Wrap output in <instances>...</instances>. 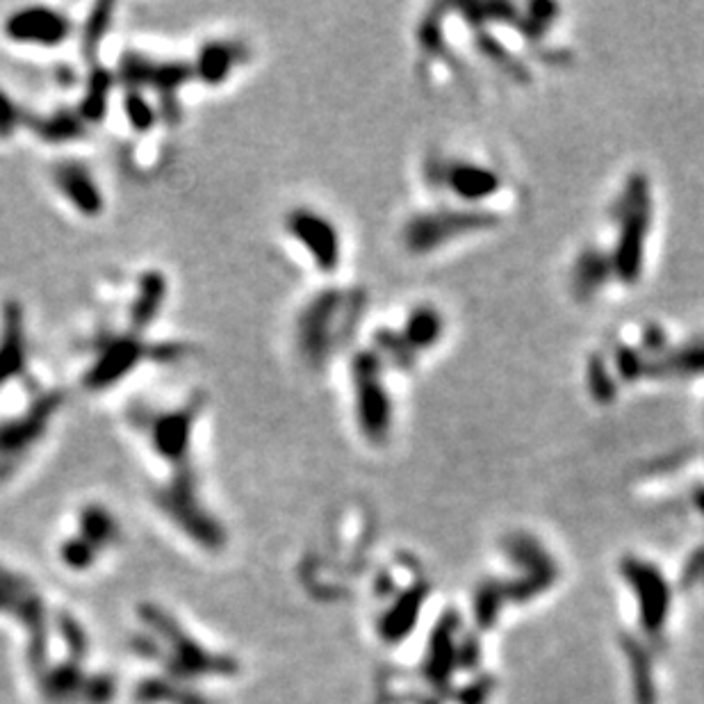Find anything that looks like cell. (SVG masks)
Wrapping results in <instances>:
<instances>
[{"label": "cell", "mask_w": 704, "mask_h": 704, "mask_svg": "<svg viewBox=\"0 0 704 704\" xmlns=\"http://www.w3.org/2000/svg\"><path fill=\"white\" fill-rule=\"evenodd\" d=\"M149 345L139 340L137 333L105 335L98 342L96 356L83 376V386L89 390H108L135 370L149 356Z\"/></svg>", "instance_id": "1"}, {"label": "cell", "mask_w": 704, "mask_h": 704, "mask_svg": "<svg viewBox=\"0 0 704 704\" xmlns=\"http://www.w3.org/2000/svg\"><path fill=\"white\" fill-rule=\"evenodd\" d=\"M285 231L306 251L310 263L319 272L338 269L342 260V242L338 226L333 224L331 217H326L313 208H294L285 217Z\"/></svg>", "instance_id": "2"}, {"label": "cell", "mask_w": 704, "mask_h": 704, "mask_svg": "<svg viewBox=\"0 0 704 704\" xmlns=\"http://www.w3.org/2000/svg\"><path fill=\"white\" fill-rule=\"evenodd\" d=\"M3 35L19 46L57 48L71 39L73 23L55 7L26 5L5 16Z\"/></svg>", "instance_id": "3"}, {"label": "cell", "mask_w": 704, "mask_h": 704, "mask_svg": "<svg viewBox=\"0 0 704 704\" xmlns=\"http://www.w3.org/2000/svg\"><path fill=\"white\" fill-rule=\"evenodd\" d=\"M345 306H349L345 294L340 297V294L326 292L322 297L310 301L308 308H304V313H301L297 322V342L299 351L310 363H319L333 349L338 335H335L331 326L335 317L340 315V310H345Z\"/></svg>", "instance_id": "4"}, {"label": "cell", "mask_w": 704, "mask_h": 704, "mask_svg": "<svg viewBox=\"0 0 704 704\" xmlns=\"http://www.w3.org/2000/svg\"><path fill=\"white\" fill-rule=\"evenodd\" d=\"M53 185L69 206L85 217H98L105 210V196L83 162L67 160L53 167Z\"/></svg>", "instance_id": "5"}, {"label": "cell", "mask_w": 704, "mask_h": 704, "mask_svg": "<svg viewBox=\"0 0 704 704\" xmlns=\"http://www.w3.org/2000/svg\"><path fill=\"white\" fill-rule=\"evenodd\" d=\"M203 411V399L192 397L187 399V404L169 408V411H162L158 415H153L151 420V440L158 452L176 456L180 452H185L187 445H190V436L194 431V424L199 420V415Z\"/></svg>", "instance_id": "6"}, {"label": "cell", "mask_w": 704, "mask_h": 704, "mask_svg": "<svg viewBox=\"0 0 704 704\" xmlns=\"http://www.w3.org/2000/svg\"><path fill=\"white\" fill-rule=\"evenodd\" d=\"M28 363V340L23 308L7 301L0 313V388L19 379Z\"/></svg>", "instance_id": "7"}, {"label": "cell", "mask_w": 704, "mask_h": 704, "mask_svg": "<svg viewBox=\"0 0 704 704\" xmlns=\"http://www.w3.org/2000/svg\"><path fill=\"white\" fill-rule=\"evenodd\" d=\"M244 60H247V51H244L242 44L226 42V39H212V42L201 46V51L192 64V73L203 85L219 87L233 76V71Z\"/></svg>", "instance_id": "8"}, {"label": "cell", "mask_w": 704, "mask_h": 704, "mask_svg": "<svg viewBox=\"0 0 704 704\" xmlns=\"http://www.w3.org/2000/svg\"><path fill=\"white\" fill-rule=\"evenodd\" d=\"M167 301V278L162 272H146L137 283V294L130 304V324L133 333L144 331L162 313Z\"/></svg>", "instance_id": "9"}, {"label": "cell", "mask_w": 704, "mask_h": 704, "mask_svg": "<svg viewBox=\"0 0 704 704\" xmlns=\"http://www.w3.org/2000/svg\"><path fill=\"white\" fill-rule=\"evenodd\" d=\"M112 83H114V78H112L110 71L96 69L92 76H89L83 101H80V105H78L80 119L96 121V119L103 117V112H108Z\"/></svg>", "instance_id": "10"}, {"label": "cell", "mask_w": 704, "mask_h": 704, "mask_svg": "<svg viewBox=\"0 0 704 704\" xmlns=\"http://www.w3.org/2000/svg\"><path fill=\"white\" fill-rule=\"evenodd\" d=\"M126 117L130 121L137 133H144V130H151L158 121V112H155L153 103L144 96L142 89L128 87L126 92Z\"/></svg>", "instance_id": "11"}, {"label": "cell", "mask_w": 704, "mask_h": 704, "mask_svg": "<svg viewBox=\"0 0 704 704\" xmlns=\"http://www.w3.org/2000/svg\"><path fill=\"white\" fill-rule=\"evenodd\" d=\"M112 23V5H98L94 7V14L89 16L85 32H83V48L85 53H94L101 39L105 37Z\"/></svg>", "instance_id": "12"}, {"label": "cell", "mask_w": 704, "mask_h": 704, "mask_svg": "<svg viewBox=\"0 0 704 704\" xmlns=\"http://www.w3.org/2000/svg\"><path fill=\"white\" fill-rule=\"evenodd\" d=\"M37 130L46 139H76L83 133V124H80V114H69V117L46 119Z\"/></svg>", "instance_id": "13"}, {"label": "cell", "mask_w": 704, "mask_h": 704, "mask_svg": "<svg viewBox=\"0 0 704 704\" xmlns=\"http://www.w3.org/2000/svg\"><path fill=\"white\" fill-rule=\"evenodd\" d=\"M21 121V110H16V103L0 89V135H10Z\"/></svg>", "instance_id": "14"}]
</instances>
